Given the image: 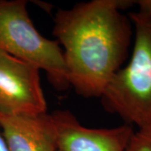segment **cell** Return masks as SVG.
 Returning <instances> with one entry per match:
<instances>
[{
    "instance_id": "obj_6",
    "label": "cell",
    "mask_w": 151,
    "mask_h": 151,
    "mask_svg": "<svg viewBox=\"0 0 151 151\" xmlns=\"http://www.w3.org/2000/svg\"><path fill=\"white\" fill-rule=\"evenodd\" d=\"M0 128L9 151H55L56 129L51 113L5 115Z\"/></svg>"
},
{
    "instance_id": "obj_5",
    "label": "cell",
    "mask_w": 151,
    "mask_h": 151,
    "mask_svg": "<svg viewBox=\"0 0 151 151\" xmlns=\"http://www.w3.org/2000/svg\"><path fill=\"white\" fill-rule=\"evenodd\" d=\"M56 129L55 151H126L134 130L124 124L111 129L87 128L68 110L51 113Z\"/></svg>"
},
{
    "instance_id": "obj_2",
    "label": "cell",
    "mask_w": 151,
    "mask_h": 151,
    "mask_svg": "<svg viewBox=\"0 0 151 151\" xmlns=\"http://www.w3.org/2000/svg\"><path fill=\"white\" fill-rule=\"evenodd\" d=\"M134 45L129 62L114 76L101 97L103 108L124 124L151 129V17L129 14Z\"/></svg>"
},
{
    "instance_id": "obj_1",
    "label": "cell",
    "mask_w": 151,
    "mask_h": 151,
    "mask_svg": "<svg viewBox=\"0 0 151 151\" xmlns=\"http://www.w3.org/2000/svg\"><path fill=\"white\" fill-rule=\"evenodd\" d=\"M132 3L92 0L56 12L53 35L62 45L68 82L77 94L101 98L122 68L134 34L122 9Z\"/></svg>"
},
{
    "instance_id": "obj_8",
    "label": "cell",
    "mask_w": 151,
    "mask_h": 151,
    "mask_svg": "<svg viewBox=\"0 0 151 151\" xmlns=\"http://www.w3.org/2000/svg\"><path fill=\"white\" fill-rule=\"evenodd\" d=\"M134 3L139 6V13L151 17V0H139Z\"/></svg>"
},
{
    "instance_id": "obj_9",
    "label": "cell",
    "mask_w": 151,
    "mask_h": 151,
    "mask_svg": "<svg viewBox=\"0 0 151 151\" xmlns=\"http://www.w3.org/2000/svg\"><path fill=\"white\" fill-rule=\"evenodd\" d=\"M0 151H9L5 139L2 134V131L0 132Z\"/></svg>"
},
{
    "instance_id": "obj_7",
    "label": "cell",
    "mask_w": 151,
    "mask_h": 151,
    "mask_svg": "<svg viewBox=\"0 0 151 151\" xmlns=\"http://www.w3.org/2000/svg\"><path fill=\"white\" fill-rule=\"evenodd\" d=\"M126 151H151V129L134 131Z\"/></svg>"
},
{
    "instance_id": "obj_4",
    "label": "cell",
    "mask_w": 151,
    "mask_h": 151,
    "mask_svg": "<svg viewBox=\"0 0 151 151\" xmlns=\"http://www.w3.org/2000/svg\"><path fill=\"white\" fill-rule=\"evenodd\" d=\"M35 65L0 50V113L39 115L47 113V103Z\"/></svg>"
},
{
    "instance_id": "obj_3",
    "label": "cell",
    "mask_w": 151,
    "mask_h": 151,
    "mask_svg": "<svg viewBox=\"0 0 151 151\" xmlns=\"http://www.w3.org/2000/svg\"><path fill=\"white\" fill-rule=\"evenodd\" d=\"M0 50L46 72L59 91L70 85L62 48L34 25L25 0H0Z\"/></svg>"
}]
</instances>
